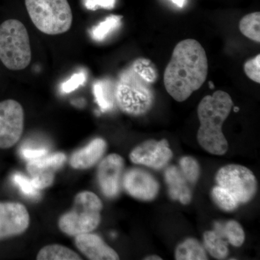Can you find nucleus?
<instances>
[{
  "label": "nucleus",
  "mask_w": 260,
  "mask_h": 260,
  "mask_svg": "<svg viewBox=\"0 0 260 260\" xmlns=\"http://www.w3.org/2000/svg\"><path fill=\"white\" fill-rule=\"evenodd\" d=\"M212 198L220 209L225 211H233L237 209L240 203L226 189L217 185L212 190Z\"/></svg>",
  "instance_id": "obj_23"
},
{
  "label": "nucleus",
  "mask_w": 260,
  "mask_h": 260,
  "mask_svg": "<svg viewBox=\"0 0 260 260\" xmlns=\"http://www.w3.org/2000/svg\"><path fill=\"white\" fill-rule=\"evenodd\" d=\"M172 1L174 3V4L177 5L178 7H179V8H182V7L184 6L185 0H172Z\"/></svg>",
  "instance_id": "obj_31"
},
{
  "label": "nucleus",
  "mask_w": 260,
  "mask_h": 260,
  "mask_svg": "<svg viewBox=\"0 0 260 260\" xmlns=\"http://www.w3.org/2000/svg\"><path fill=\"white\" fill-rule=\"evenodd\" d=\"M217 184L231 193L240 204L249 203L257 190V181L250 169L238 164L220 168L216 174Z\"/></svg>",
  "instance_id": "obj_7"
},
{
  "label": "nucleus",
  "mask_w": 260,
  "mask_h": 260,
  "mask_svg": "<svg viewBox=\"0 0 260 260\" xmlns=\"http://www.w3.org/2000/svg\"><path fill=\"white\" fill-rule=\"evenodd\" d=\"M232 97L222 90L206 95L198 108L200 126L198 141L204 150L213 155H223L229 145L222 130L224 121L230 114L233 107Z\"/></svg>",
  "instance_id": "obj_3"
},
{
  "label": "nucleus",
  "mask_w": 260,
  "mask_h": 260,
  "mask_svg": "<svg viewBox=\"0 0 260 260\" xmlns=\"http://www.w3.org/2000/svg\"><path fill=\"white\" fill-rule=\"evenodd\" d=\"M239 30L243 35L254 42H260L259 12L245 15L239 23Z\"/></svg>",
  "instance_id": "obj_22"
},
{
  "label": "nucleus",
  "mask_w": 260,
  "mask_h": 260,
  "mask_svg": "<svg viewBox=\"0 0 260 260\" xmlns=\"http://www.w3.org/2000/svg\"><path fill=\"white\" fill-rule=\"evenodd\" d=\"M145 259H147V260H160V259H162L159 256L151 255V256H147L146 258H145Z\"/></svg>",
  "instance_id": "obj_32"
},
{
  "label": "nucleus",
  "mask_w": 260,
  "mask_h": 260,
  "mask_svg": "<svg viewBox=\"0 0 260 260\" xmlns=\"http://www.w3.org/2000/svg\"><path fill=\"white\" fill-rule=\"evenodd\" d=\"M30 225L26 207L17 202H0V241L21 235Z\"/></svg>",
  "instance_id": "obj_10"
},
{
  "label": "nucleus",
  "mask_w": 260,
  "mask_h": 260,
  "mask_svg": "<svg viewBox=\"0 0 260 260\" xmlns=\"http://www.w3.org/2000/svg\"><path fill=\"white\" fill-rule=\"evenodd\" d=\"M244 72L248 78L255 83H260V55L249 59L244 64Z\"/></svg>",
  "instance_id": "obj_27"
},
{
  "label": "nucleus",
  "mask_w": 260,
  "mask_h": 260,
  "mask_svg": "<svg viewBox=\"0 0 260 260\" xmlns=\"http://www.w3.org/2000/svg\"><path fill=\"white\" fill-rule=\"evenodd\" d=\"M13 181L15 184L20 188V190L24 194L30 198H37L39 194V191L32 184L31 179L24 177L20 173H15L13 176Z\"/></svg>",
  "instance_id": "obj_26"
},
{
  "label": "nucleus",
  "mask_w": 260,
  "mask_h": 260,
  "mask_svg": "<svg viewBox=\"0 0 260 260\" xmlns=\"http://www.w3.org/2000/svg\"><path fill=\"white\" fill-rule=\"evenodd\" d=\"M175 259L177 260L208 259L204 246L197 239L189 238L177 246L175 251Z\"/></svg>",
  "instance_id": "obj_18"
},
{
  "label": "nucleus",
  "mask_w": 260,
  "mask_h": 260,
  "mask_svg": "<svg viewBox=\"0 0 260 260\" xmlns=\"http://www.w3.org/2000/svg\"><path fill=\"white\" fill-rule=\"evenodd\" d=\"M124 168V158L116 153L107 155L99 162L97 180L104 196L112 199L119 194Z\"/></svg>",
  "instance_id": "obj_11"
},
{
  "label": "nucleus",
  "mask_w": 260,
  "mask_h": 260,
  "mask_svg": "<svg viewBox=\"0 0 260 260\" xmlns=\"http://www.w3.org/2000/svg\"><path fill=\"white\" fill-rule=\"evenodd\" d=\"M28 30L20 20L9 19L0 25V61L10 70L25 69L31 61Z\"/></svg>",
  "instance_id": "obj_5"
},
{
  "label": "nucleus",
  "mask_w": 260,
  "mask_h": 260,
  "mask_svg": "<svg viewBox=\"0 0 260 260\" xmlns=\"http://www.w3.org/2000/svg\"><path fill=\"white\" fill-rule=\"evenodd\" d=\"M107 149V143L102 138H95L86 146L76 150L70 157V164L77 170L90 169L100 161Z\"/></svg>",
  "instance_id": "obj_15"
},
{
  "label": "nucleus",
  "mask_w": 260,
  "mask_h": 260,
  "mask_svg": "<svg viewBox=\"0 0 260 260\" xmlns=\"http://www.w3.org/2000/svg\"><path fill=\"white\" fill-rule=\"evenodd\" d=\"M75 244L77 249L89 259H119L116 251L106 244L102 237L92 232L75 236Z\"/></svg>",
  "instance_id": "obj_14"
},
{
  "label": "nucleus",
  "mask_w": 260,
  "mask_h": 260,
  "mask_svg": "<svg viewBox=\"0 0 260 260\" xmlns=\"http://www.w3.org/2000/svg\"><path fill=\"white\" fill-rule=\"evenodd\" d=\"M179 166L181 174L187 182L194 184L198 181L200 175V168L196 159L191 156L182 157L179 160Z\"/></svg>",
  "instance_id": "obj_25"
},
{
  "label": "nucleus",
  "mask_w": 260,
  "mask_h": 260,
  "mask_svg": "<svg viewBox=\"0 0 260 260\" xmlns=\"http://www.w3.org/2000/svg\"><path fill=\"white\" fill-rule=\"evenodd\" d=\"M38 260H81L79 254L60 244H49L44 246L37 256Z\"/></svg>",
  "instance_id": "obj_19"
},
{
  "label": "nucleus",
  "mask_w": 260,
  "mask_h": 260,
  "mask_svg": "<svg viewBox=\"0 0 260 260\" xmlns=\"http://www.w3.org/2000/svg\"><path fill=\"white\" fill-rule=\"evenodd\" d=\"M23 108L13 99L0 102V149H9L18 143L24 130Z\"/></svg>",
  "instance_id": "obj_8"
},
{
  "label": "nucleus",
  "mask_w": 260,
  "mask_h": 260,
  "mask_svg": "<svg viewBox=\"0 0 260 260\" xmlns=\"http://www.w3.org/2000/svg\"><path fill=\"white\" fill-rule=\"evenodd\" d=\"M158 73L153 63L144 58L135 59L119 75L114 88L115 102L121 112L141 116L151 109L153 85Z\"/></svg>",
  "instance_id": "obj_2"
},
{
  "label": "nucleus",
  "mask_w": 260,
  "mask_h": 260,
  "mask_svg": "<svg viewBox=\"0 0 260 260\" xmlns=\"http://www.w3.org/2000/svg\"><path fill=\"white\" fill-rule=\"evenodd\" d=\"M67 157L64 153L49 154L37 159L28 160L26 169L31 177L34 186L38 189H44L52 185L54 173L64 166Z\"/></svg>",
  "instance_id": "obj_12"
},
{
  "label": "nucleus",
  "mask_w": 260,
  "mask_h": 260,
  "mask_svg": "<svg viewBox=\"0 0 260 260\" xmlns=\"http://www.w3.org/2000/svg\"><path fill=\"white\" fill-rule=\"evenodd\" d=\"M30 20L41 32L59 35L70 30L73 13L68 0H25Z\"/></svg>",
  "instance_id": "obj_6"
},
{
  "label": "nucleus",
  "mask_w": 260,
  "mask_h": 260,
  "mask_svg": "<svg viewBox=\"0 0 260 260\" xmlns=\"http://www.w3.org/2000/svg\"><path fill=\"white\" fill-rule=\"evenodd\" d=\"M48 153H49V151L45 148H23L20 150V154H21L22 156L28 160L41 158V157L47 155Z\"/></svg>",
  "instance_id": "obj_29"
},
{
  "label": "nucleus",
  "mask_w": 260,
  "mask_h": 260,
  "mask_svg": "<svg viewBox=\"0 0 260 260\" xmlns=\"http://www.w3.org/2000/svg\"><path fill=\"white\" fill-rule=\"evenodd\" d=\"M121 16L111 15L105 20L94 27L92 30V37L96 41H102L113 30L120 25Z\"/></svg>",
  "instance_id": "obj_24"
},
{
  "label": "nucleus",
  "mask_w": 260,
  "mask_h": 260,
  "mask_svg": "<svg viewBox=\"0 0 260 260\" xmlns=\"http://www.w3.org/2000/svg\"><path fill=\"white\" fill-rule=\"evenodd\" d=\"M165 181L169 187V195L173 200H178L183 205L190 203L191 192L187 185V181L177 167L172 166L167 168Z\"/></svg>",
  "instance_id": "obj_16"
},
{
  "label": "nucleus",
  "mask_w": 260,
  "mask_h": 260,
  "mask_svg": "<svg viewBox=\"0 0 260 260\" xmlns=\"http://www.w3.org/2000/svg\"><path fill=\"white\" fill-rule=\"evenodd\" d=\"M121 186L130 196L143 201L155 199L159 191V184L155 177L138 168H133L123 174Z\"/></svg>",
  "instance_id": "obj_13"
},
{
  "label": "nucleus",
  "mask_w": 260,
  "mask_h": 260,
  "mask_svg": "<svg viewBox=\"0 0 260 260\" xmlns=\"http://www.w3.org/2000/svg\"><path fill=\"white\" fill-rule=\"evenodd\" d=\"M208 72V58L204 48L194 39L181 41L174 48L164 72L166 90L174 100L184 102L201 88Z\"/></svg>",
  "instance_id": "obj_1"
},
{
  "label": "nucleus",
  "mask_w": 260,
  "mask_h": 260,
  "mask_svg": "<svg viewBox=\"0 0 260 260\" xmlns=\"http://www.w3.org/2000/svg\"><path fill=\"white\" fill-rule=\"evenodd\" d=\"M173 153L167 140H150L135 147L129 153L132 162L151 168L164 169L172 158Z\"/></svg>",
  "instance_id": "obj_9"
},
{
  "label": "nucleus",
  "mask_w": 260,
  "mask_h": 260,
  "mask_svg": "<svg viewBox=\"0 0 260 260\" xmlns=\"http://www.w3.org/2000/svg\"><path fill=\"white\" fill-rule=\"evenodd\" d=\"M85 80V75L83 73H78L72 76L68 81L61 85V90L63 93H69L78 88L80 85H83Z\"/></svg>",
  "instance_id": "obj_28"
},
{
  "label": "nucleus",
  "mask_w": 260,
  "mask_h": 260,
  "mask_svg": "<svg viewBox=\"0 0 260 260\" xmlns=\"http://www.w3.org/2000/svg\"><path fill=\"white\" fill-rule=\"evenodd\" d=\"M93 93L98 104L103 111L109 110L114 107V90H112L109 82L106 80L97 82L93 86Z\"/></svg>",
  "instance_id": "obj_21"
},
{
  "label": "nucleus",
  "mask_w": 260,
  "mask_h": 260,
  "mask_svg": "<svg viewBox=\"0 0 260 260\" xmlns=\"http://www.w3.org/2000/svg\"><path fill=\"white\" fill-rule=\"evenodd\" d=\"M214 231L218 233L223 239H226L229 244L237 247L242 246L245 240L244 229L236 220H229L225 223L216 222Z\"/></svg>",
  "instance_id": "obj_17"
},
{
  "label": "nucleus",
  "mask_w": 260,
  "mask_h": 260,
  "mask_svg": "<svg viewBox=\"0 0 260 260\" xmlns=\"http://www.w3.org/2000/svg\"><path fill=\"white\" fill-rule=\"evenodd\" d=\"M205 250L218 259H225L229 254L227 242L215 231H208L203 235Z\"/></svg>",
  "instance_id": "obj_20"
},
{
  "label": "nucleus",
  "mask_w": 260,
  "mask_h": 260,
  "mask_svg": "<svg viewBox=\"0 0 260 260\" xmlns=\"http://www.w3.org/2000/svg\"><path fill=\"white\" fill-rule=\"evenodd\" d=\"M85 5L90 10H96L99 8L112 9L115 5V0H85Z\"/></svg>",
  "instance_id": "obj_30"
},
{
  "label": "nucleus",
  "mask_w": 260,
  "mask_h": 260,
  "mask_svg": "<svg viewBox=\"0 0 260 260\" xmlns=\"http://www.w3.org/2000/svg\"><path fill=\"white\" fill-rule=\"evenodd\" d=\"M103 203L95 193L80 191L75 196L73 208L61 215L58 226L70 237L93 232L102 221Z\"/></svg>",
  "instance_id": "obj_4"
}]
</instances>
